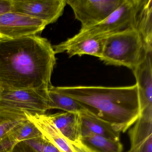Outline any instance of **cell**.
Instances as JSON below:
<instances>
[{"instance_id":"cell-12","label":"cell","mask_w":152,"mask_h":152,"mask_svg":"<svg viewBox=\"0 0 152 152\" xmlns=\"http://www.w3.org/2000/svg\"><path fill=\"white\" fill-rule=\"evenodd\" d=\"M48 116L68 143L81 141V124L79 114L64 112Z\"/></svg>"},{"instance_id":"cell-9","label":"cell","mask_w":152,"mask_h":152,"mask_svg":"<svg viewBox=\"0 0 152 152\" xmlns=\"http://www.w3.org/2000/svg\"><path fill=\"white\" fill-rule=\"evenodd\" d=\"M132 72L138 89L140 115L152 117V52H146L140 64Z\"/></svg>"},{"instance_id":"cell-10","label":"cell","mask_w":152,"mask_h":152,"mask_svg":"<svg viewBox=\"0 0 152 152\" xmlns=\"http://www.w3.org/2000/svg\"><path fill=\"white\" fill-rule=\"evenodd\" d=\"M107 37H80L75 35L53 46L56 54L66 52L69 58L73 56L90 55L100 58Z\"/></svg>"},{"instance_id":"cell-15","label":"cell","mask_w":152,"mask_h":152,"mask_svg":"<svg viewBox=\"0 0 152 152\" xmlns=\"http://www.w3.org/2000/svg\"><path fill=\"white\" fill-rule=\"evenodd\" d=\"M42 136L34 123L27 119L0 140V152H11L19 142Z\"/></svg>"},{"instance_id":"cell-14","label":"cell","mask_w":152,"mask_h":152,"mask_svg":"<svg viewBox=\"0 0 152 152\" xmlns=\"http://www.w3.org/2000/svg\"><path fill=\"white\" fill-rule=\"evenodd\" d=\"M81 130L90 132L113 140L120 141V132L115 130L110 124L102 120L88 109L79 114Z\"/></svg>"},{"instance_id":"cell-17","label":"cell","mask_w":152,"mask_h":152,"mask_svg":"<svg viewBox=\"0 0 152 152\" xmlns=\"http://www.w3.org/2000/svg\"><path fill=\"white\" fill-rule=\"evenodd\" d=\"M81 141L95 152H122L120 141L113 140L90 132L81 130Z\"/></svg>"},{"instance_id":"cell-16","label":"cell","mask_w":152,"mask_h":152,"mask_svg":"<svg viewBox=\"0 0 152 152\" xmlns=\"http://www.w3.org/2000/svg\"><path fill=\"white\" fill-rule=\"evenodd\" d=\"M135 29L140 35L145 52H152V0H143Z\"/></svg>"},{"instance_id":"cell-1","label":"cell","mask_w":152,"mask_h":152,"mask_svg":"<svg viewBox=\"0 0 152 152\" xmlns=\"http://www.w3.org/2000/svg\"><path fill=\"white\" fill-rule=\"evenodd\" d=\"M56 55L50 42L38 35L0 39V91L48 89Z\"/></svg>"},{"instance_id":"cell-20","label":"cell","mask_w":152,"mask_h":152,"mask_svg":"<svg viewBox=\"0 0 152 152\" xmlns=\"http://www.w3.org/2000/svg\"><path fill=\"white\" fill-rule=\"evenodd\" d=\"M75 152H95L88 147L84 145L82 141L77 143H69Z\"/></svg>"},{"instance_id":"cell-22","label":"cell","mask_w":152,"mask_h":152,"mask_svg":"<svg viewBox=\"0 0 152 152\" xmlns=\"http://www.w3.org/2000/svg\"><path fill=\"white\" fill-rule=\"evenodd\" d=\"M11 7V0H0V15L10 12Z\"/></svg>"},{"instance_id":"cell-18","label":"cell","mask_w":152,"mask_h":152,"mask_svg":"<svg viewBox=\"0 0 152 152\" xmlns=\"http://www.w3.org/2000/svg\"><path fill=\"white\" fill-rule=\"evenodd\" d=\"M48 95L49 110L59 109L67 113L80 114L87 109L75 99L56 91L52 85L48 89Z\"/></svg>"},{"instance_id":"cell-3","label":"cell","mask_w":152,"mask_h":152,"mask_svg":"<svg viewBox=\"0 0 152 152\" xmlns=\"http://www.w3.org/2000/svg\"><path fill=\"white\" fill-rule=\"evenodd\" d=\"M141 37L136 29L107 37L99 59L105 64L124 66L133 71L145 53Z\"/></svg>"},{"instance_id":"cell-5","label":"cell","mask_w":152,"mask_h":152,"mask_svg":"<svg viewBox=\"0 0 152 152\" xmlns=\"http://www.w3.org/2000/svg\"><path fill=\"white\" fill-rule=\"evenodd\" d=\"M48 89L0 91V112L46 114L49 110Z\"/></svg>"},{"instance_id":"cell-19","label":"cell","mask_w":152,"mask_h":152,"mask_svg":"<svg viewBox=\"0 0 152 152\" xmlns=\"http://www.w3.org/2000/svg\"><path fill=\"white\" fill-rule=\"evenodd\" d=\"M27 120L24 114L0 112V140Z\"/></svg>"},{"instance_id":"cell-21","label":"cell","mask_w":152,"mask_h":152,"mask_svg":"<svg viewBox=\"0 0 152 152\" xmlns=\"http://www.w3.org/2000/svg\"><path fill=\"white\" fill-rule=\"evenodd\" d=\"M11 152H36L24 141L16 145Z\"/></svg>"},{"instance_id":"cell-4","label":"cell","mask_w":152,"mask_h":152,"mask_svg":"<svg viewBox=\"0 0 152 152\" xmlns=\"http://www.w3.org/2000/svg\"><path fill=\"white\" fill-rule=\"evenodd\" d=\"M143 0H124L122 4L104 20L95 25L81 28L75 34L80 37H108L135 29L137 15Z\"/></svg>"},{"instance_id":"cell-8","label":"cell","mask_w":152,"mask_h":152,"mask_svg":"<svg viewBox=\"0 0 152 152\" xmlns=\"http://www.w3.org/2000/svg\"><path fill=\"white\" fill-rule=\"evenodd\" d=\"M48 25L38 19L15 12L0 15V39H14L37 35Z\"/></svg>"},{"instance_id":"cell-7","label":"cell","mask_w":152,"mask_h":152,"mask_svg":"<svg viewBox=\"0 0 152 152\" xmlns=\"http://www.w3.org/2000/svg\"><path fill=\"white\" fill-rule=\"evenodd\" d=\"M11 12L41 20L48 25L63 15L66 0H11Z\"/></svg>"},{"instance_id":"cell-23","label":"cell","mask_w":152,"mask_h":152,"mask_svg":"<svg viewBox=\"0 0 152 152\" xmlns=\"http://www.w3.org/2000/svg\"><path fill=\"white\" fill-rule=\"evenodd\" d=\"M42 152H62L45 137Z\"/></svg>"},{"instance_id":"cell-13","label":"cell","mask_w":152,"mask_h":152,"mask_svg":"<svg viewBox=\"0 0 152 152\" xmlns=\"http://www.w3.org/2000/svg\"><path fill=\"white\" fill-rule=\"evenodd\" d=\"M27 119L31 121L42 135L62 152H75L71 145L55 127L48 115L25 113Z\"/></svg>"},{"instance_id":"cell-11","label":"cell","mask_w":152,"mask_h":152,"mask_svg":"<svg viewBox=\"0 0 152 152\" xmlns=\"http://www.w3.org/2000/svg\"><path fill=\"white\" fill-rule=\"evenodd\" d=\"M129 131L130 148L126 152H152V117L140 115Z\"/></svg>"},{"instance_id":"cell-6","label":"cell","mask_w":152,"mask_h":152,"mask_svg":"<svg viewBox=\"0 0 152 152\" xmlns=\"http://www.w3.org/2000/svg\"><path fill=\"white\" fill-rule=\"evenodd\" d=\"M124 1V0H66L72 9L75 19L87 28L104 20Z\"/></svg>"},{"instance_id":"cell-2","label":"cell","mask_w":152,"mask_h":152,"mask_svg":"<svg viewBox=\"0 0 152 152\" xmlns=\"http://www.w3.org/2000/svg\"><path fill=\"white\" fill-rule=\"evenodd\" d=\"M58 92L75 99L120 132H125L141 114L137 84L125 87H55Z\"/></svg>"}]
</instances>
